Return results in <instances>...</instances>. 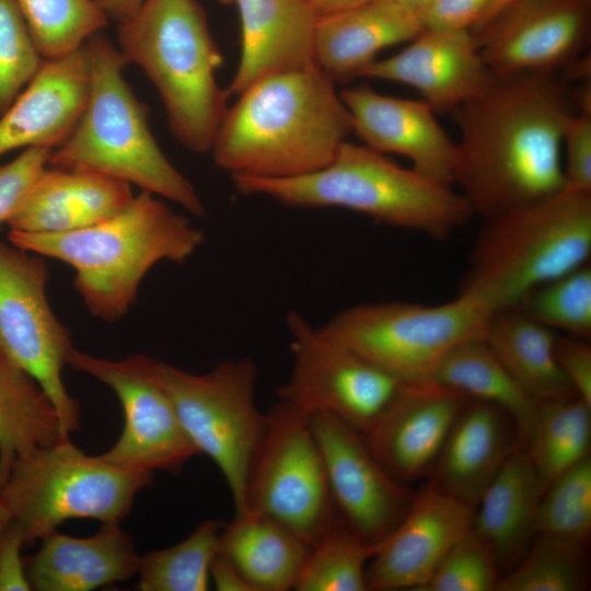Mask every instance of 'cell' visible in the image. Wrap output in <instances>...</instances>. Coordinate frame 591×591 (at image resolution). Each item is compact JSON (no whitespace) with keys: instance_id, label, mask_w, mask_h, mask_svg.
I'll return each instance as SVG.
<instances>
[{"instance_id":"obj_1","label":"cell","mask_w":591,"mask_h":591,"mask_svg":"<svg viewBox=\"0 0 591 591\" xmlns=\"http://www.w3.org/2000/svg\"><path fill=\"white\" fill-rule=\"evenodd\" d=\"M578 111L552 73L495 76L451 115L459 129L453 184L482 220L544 200L565 185L563 134Z\"/></svg>"},{"instance_id":"obj_2","label":"cell","mask_w":591,"mask_h":591,"mask_svg":"<svg viewBox=\"0 0 591 591\" xmlns=\"http://www.w3.org/2000/svg\"><path fill=\"white\" fill-rule=\"evenodd\" d=\"M236 97L210 150L216 165L231 178L315 172L352 134L337 83L318 66L263 79Z\"/></svg>"},{"instance_id":"obj_3","label":"cell","mask_w":591,"mask_h":591,"mask_svg":"<svg viewBox=\"0 0 591 591\" xmlns=\"http://www.w3.org/2000/svg\"><path fill=\"white\" fill-rule=\"evenodd\" d=\"M8 240L70 265L89 312L111 323L128 313L154 265L185 263L205 233L164 199L141 190L124 210L93 225L63 233L9 231Z\"/></svg>"},{"instance_id":"obj_4","label":"cell","mask_w":591,"mask_h":591,"mask_svg":"<svg viewBox=\"0 0 591 591\" xmlns=\"http://www.w3.org/2000/svg\"><path fill=\"white\" fill-rule=\"evenodd\" d=\"M236 190L292 208H344L386 225L444 240L474 212L453 185L345 141L324 167L297 177H232Z\"/></svg>"},{"instance_id":"obj_5","label":"cell","mask_w":591,"mask_h":591,"mask_svg":"<svg viewBox=\"0 0 591 591\" xmlns=\"http://www.w3.org/2000/svg\"><path fill=\"white\" fill-rule=\"evenodd\" d=\"M83 47L89 68L86 100L48 165L93 171L136 185L193 216H204L206 207L196 187L160 148L147 106L125 80L127 62L118 47L102 32Z\"/></svg>"},{"instance_id":"obj_6","label":"cell","mask_w":591,"mask_h":591,"mask_svg":"<svg viewBox=\"0 0 591 591\" xmlns=\"http://www.w3.org/2000/svg\"><path fill=\"white\" fill-rule=\"evenodd\" d=\"M118 49L157 90L175 140L210 152L228 108L217 72L223 58L197 0H144L117 24Z\"/></svg>"},{"instance_id":"obj_7","label":"cell","mask_w":591,"mask_h":591,"mask_svg":"<svg viewBox=\"0 0 591 591\" xmlns=\"http://www.w3.org/2000/svg\"><path fill=\"white\" fill-rule=\"evenodd\" d=\"M590 255L591 192L565 186L544 200L483 220L459 292L494 314L588 264Z\"/></svg>"},{"instance_id":"obj_8","label":"cell","mask_w":591,"mask_h":591,"mask_svg":"<svg viewBox=\"0 0 591 591\" xmlns=\"http://www.w3.org/2000/svg\"><path fill=\"white\" fill-rule=\"evenodd\" d=\"M152 480L153 472L115 465L65 439L18 457L0 495L26 544L40 541L69 519L119 524L136 495Z\"/></svg>"},{"instance_id":"obj_9","label":"cell","mask_w":591,"mask_h":591,"mask_svg":"<svg viewBox=\"0 0 591 591\" xmlns=\"http://www.w3.org/2000/svg\"><path fill=\"white\" fill-rule=\"evenodd\" d=\"M491 315L476 298L459 292L434 305L357 304L336 313L322 328L402 382L418 383L432 381L455 346L485 338Z\"/></svg>"},{"instance_id":"obj_10","label":"cell","mask_w":591,"mask_h":591,"mask_svg":"<svg viewBox=\"0 0 591 591\" xmlns=\"http://www.w3.org/2000/svg\"><path fill=\"white\" fill-rule=\"evenodd\" d=\"M157 374L186 436L222 473L234 515L246 513L248 470L266 425L255 401L256 364L246 357L229 358L195 374L157 361Z\"/></svg>"},{"instance_id":"obj_11","label":"cell","mask_w":591,"mask_h":591,"mask_svg":"<svg viewBox=\"0 0 591 591\" xmlns=\"http://www.w3.org/2000/svg\"><path fill=\"white\" fill-rule=\"evenodd\" d=\"M311 414L279 399L266 413V425L251 461L248 510L291 529L311 546L340 522Z\"/></svg>"},{"instance_id":"obj_12","label":"cell","mask_w":591,"mask_h":591,"mask_svg":"<svg viewBox=\"0 0 591 591\" xmlns=\"http://www.w3.org/2000/svg\"><path fill=\"white\" fill-rule=\"evenodd\" d=\"M292 367L276 395L309 414H329L363 433L404 382L313 326L298 312L286 320Z\"/></svg>"},{"instance_id":"obj_13","label":"cell","mask_w":591,"mask_h":591,"mask_svg":"<svg viewBox=\"0 0 591 591\" xmlns=\"http://www.w3.org/2000/svg\"><path fill=\"white\" fill-rule=\"evenodd\" d=\"M48 278L44 256L0 240V344L43 386L69 437L79 428L80 413L63 384L62 368L74 348L49 304Z\"/></svg>"},{"instance_id":"obj_14","label":"cell","mask_w":591,"mask_h":591,"mask_svg":"<svg viewBox=\"0 0 591 591\" xmlns=\"http://www.w3.org/2000/svg\"><path fill=\"white\" fill-rule=\"evenodd\" d=\"M67 364L107 385L121 404L123 432L101 454L106 461L131 470L174 474L199 454L158 378L155 360L139 354L108 360L73 349Z\"/></svg>"},{"instance_id":"obj_15","label":"cell","mask_w":591,"mask_h":591,"mask_svg":"<svg viewBox=\"0 0 591 591\" xmlns=\"http://www.w3.org/2000/svg\"><path fill=\"white\" fill-rule=\"evenodd\" d=\"M473 33L494 76L558 72L590 43L591 0H514Z\"/></svg>"},{"instance_id":"obj_16","label":"cell","mask_w":591,"mask_h":591,"mask_svg":"<svg viewBox=\"0 0 591 591\" xmlns=\"http://www.w3.org/2000/svg\"><path fill=\"white\" fill-rule=\"evenodd\" d=\"M310 420L341 521L368 543H380L402 521L415 493L380 465L358 430L325 413H313Z\"/></svg>"},{"instance_id":"obj_17","label":"cell","mask_w":591,"mask_h":591,"mask_svg":"<svg viewBox=\"0 0 591 591\" xmlns=\"http://www.w3.org/2000/svg\"><path fill=\"white\" fill-rule=\"evenodd\" d=\"M474 508L428 482L367 568V590L421 591L453 545L472 528Z\"/></svg>"},{"instance_id":"obj_18","label":"cell","mask_w":591,"mask_h":591,"mask_svg":"<svg viewBox=\"0 0 591 591\" xmlns=\"http://www.w3.org/2000/svg\"><path fill=\"white\" fill-rule=\"evenodd\" d=\"M470 397L436 381L404 383L362 434L380 465L408 485L428 477L461 409Z\"/></svg>"},{"instance_id":"obj_19","label":"cell","mask_w":591,"mask_h":591,"mask_svg":"<svg viewBox=\"0 0 591 591\" xmlns=\"http://www.w3.org/2000/svg\"><path fill=\"white\" fill-rule=\"evenodd\" d=\"M360 77L413 86L436 113H452L495 78L472 31L437 28H424L403 50L378 58Z\"/></svg>"},{"instance_id":"obj_20","label":"cell","mask_w":591,"mask_h":591,"mask_svg":"<svg viewBox=\"0 0 591 591\" xmlns=\"http://www.w3.org/2000/svg\"><path fill=\"white\" fill-rule=\"evenodd\" d=\"M339 92L351 116L352 132L364 146L403 155L416 171L453 185L456 142L428 103L384 95L368 85Z\"/></svg>"},{"instance_id":"obj_21","label":"cell","mask_w":591,"mask_h":591,"mask_svg":"<svg viewBox=\"0 0 591 591\" xmlns=\"http://www.w3.org/2000/svg\"><path fill=\"white\" fill-rule=\"evenodd\" d=\"M241 26V54L225 89L239 96L256 82L317 66V14L310 0H235Z\"/></svg>"},{"instance_id":"obj_22","label":"cell","mask_w":591,"mask_h":591,"mask_svg":"<svg viewBox=\"0 0 591 591\" xmlns=\"http://www.w3.org/2000/svg\"><path fill=\"white\" fill-rule=\"evenodd\" d=\"M89 68L84 47L46 59L0 116V157L31 147L56 149L73 129L84 106Z\"/></svg>"},{"instance_id":"obj_23","label":"cell","mask_w":591,"mask_h":591,"mask_svg":"<svg viewBox=\"0 0 591 591\" xmlns=\"http://www.w3.org/2000/svg\"><path fill=\"white\" fill-rule=\"evenodd\" d=\"M519 448L515 425L505 410L468 398L440 450L429 482L475 509L506 460Z\"/></svg>"},{"instance_id":"obj_24","label":"cell","mask_w":591,"mask_h":591,"mask_svg":"<svg viewBox=\"0 0 591 591\" xmlns=\"http://www.w3.org/2000/svg\"><path fill=\"white\" fill-rule=\"evenodd\" d=\"M131 185L84 169L47 165L9 219L10 231L63 233L99 223L134 199Z\"/></svg>"},{"instance_id":"obj_25","label":"cell","mask_w":591,"mask_h":591,"mask_svg":"<svg viewBox=\"0 0 591 591\" xmlns=\"http://www.w3.org/2000/svg\"><path fill=\"white\" fill-rule=\"evenodd\" d=\"M26 561L32 590L90 591L137 573L140 556L119 524H105L90 537L56 531L40 540Z\"/></svg>"},{"instance_id":"obj_26","label":"cell","mask_w":591,"mask_h":591,"mask_svg":"<svg viewBox=\"0 0 591 591\" xmlns=\"http://www.w3.org/2000/svg\"><path fill=\"white\" fill-rule=\"evenodd\" d=\"M417 13L389 0H372L318 16L317 66L336 83L359 78L386 47L412 40L422 31Z\"/></svg>"},{"instance_id":"obj_27","label":"cell","mask_w":591,"mask_h":591,"mask_svg":"<svg viewBox=\"0 0 591 591\" xmlns=\"http://www.w3.org/2000/svg\"><path fill=\"white\" fill-rule=\"evenodd\" d=\"M543 489L524 449L506 460L474 509L472 530L494 552L500 572L510 570L534 537Z\"/></svg>"},{"instance_id":"obj_28","label":"cell","mask_w":591,"mask_h":591,"mask_svg":"<svg viewBox=\"0 0 591 591\" xmlns=\"http://www.w3.org/2000/svg\"><path fill=\"white\" fill-rule=\"evenodd\" d=\"M311 545L288 526L248 510L224 524L218 554L230 560L256 591L294 589Z\"/></svg>"},{"instance_id":"obj_29","label":"cell","mask_w":591,"mask_h":591,"mask_svg":"<svg viewBox=\"0 0 591 591\" xmlns=\"http://www.w3.org/2000/svg\"><path fill=\"white\" fill-rule=\"evenodd\" d=\"M65 439L50 397L0 344V488L18 457Z\"/></svg>"},{"instance_id":"obj_30","label":"cell","mask_w":591,"mask_h":591,"mask_svg":"<svg viewBox=\"0 0 591 591\" xmlns=\"http://www.w3.org/2000/svg\"><path fill=\"white\" fill-rule=\"evenodd\" d=\"M556 335L517 308L494 313L485 340L517 383L537 402L577 396L555 356Z\"/></svg>"},{"instance_id":"obj_31","label":"cell","mask_w":591,"mask_h":591,"mask_svg":"<svg viewBox=\"0 0 591 591\" xmlns=\"http://www.w3.org/2000/svg\"><path fill=\"white\" fill-rule=\"evenodd\" d=\"M432 381L505 410L512 418L520 445L524 448L538 402L517 383L485 338L455 346L440 363Z\"/></svg>"},{"instance_id":"obj_32","label":"cell","mask_w":591,"mask_h":591,"mask_svg":"<svg viewBox=\"0 0 591 591\" xmlns=\"http://www.w3.org/2000/svg\"><path fill=\"white\" fill-rule=\"evenodd\" d=\"M591 405L579 396L538 402L524 444L543 491L565 471L590 456Z\"/></svg>"},{"instance_id":"obj_33","label":"cell","mask_w":591,"mask_h":591,"mask_svg":"<svg viewBox=\"0 0 591 591\" xmlns=\"http://www.w3.org/2000/svg\"><path fill=\"white\" fill-rule=\"evenodd\" d=\"M219 520L199 524L185 540L140 556L137 573L140 591H206L210 566L218 553Z\"/></svg>"},{"instance_id":"obj_34","label":"cell","mask_w":591,"mask_h":591,"mask_svg":"<svg viewBox=\"0 0 591 591\" xmlns=\"http://www.w3.org/2000/svg\"><path fill=\"white\" fill-rule=\"evenodd\" d=\"M379 545L336 523L311 546L293 590L366 591L367 568Z\"/></svg>"},{"instance_id":"obj_35","label":"cell","mask_w":591,"mask_h":591,"mask_svg":"<svg viewBox=\"0 0 591 591\" xmlns=\"http://www.w3.org/2000/svg\"><path fill=\"white\" fill-rule=\"evenodd\" d=\"M521 559L503 576L497 591H581L589 586L587 545L534 535Z\"/></svg>"},{"instance_id":"obj_36","label":"cell","mask_w":591,"mask_h":591,"mask_svg":"<svg viewBox=\"0 0 591 591\" xmlns=\"http://www.w3.org/2000/svg\"><path fill=\"white\" fill-rule=\"evenodd\" d=\"M45 59L80 49L102 32L109 18L100 0H18Z\"/></svg>"},{"instance_id":"obj_37","label":"cell","mask_w":591,"mask_h":591,"mask_svg":"<svg viewBox=\"0 0 591 591\" xmlns=\"http://www.w3.org/2000/svg\"><path fill=\"white\" fill-rule=\"evenodd\" d=\"M528 317L570 336L591 337V267L584 264L529 290L515 306Z\"/></svg>"},{"instance_id":"obj_38","label":"cell","mask_w":591,"mask_h":591,"mask_svg":"<svg viewBox=\"0 0 591 591\" xmlns=\"http://www.w3.org/2000/svg\"><path fill=\"white\" fill-rule=\"evenodd\" d=\"M534 535L588 545L591 535V459L586 457L555 478L543 491Z\"/></svg>"},{"instance_id":"obj_39","label":"cell","mask_w":591,"mask_h":591,"mask_svg":"<svg viewBox=\"0 0 591 591\" xmlns=\"http://www.w3.org/2000/svg\"><path fill=\"white\" fill-rule=\"evenodd\" d=\"M18 0H0V116L45 62Z\"/></svg>"},{"instance_id":"obj_40","label":"cell","mask_w":591,"mask_h":591,"mask_svg":"<svg viewBox=\"0 0 591 591\" xmlns=\"http://www.w3.org/2000/svg\"><path fill=\"white\" fill-rule=\"evenodd\" d=\"M500 578L494 552L471 528L448 552L421 591H497Z\"/></svg>"},{"instance_id":"obj_41","label":"cell","mask_w":591,"mask_h":591,"mask_svg":"<svg viewBox=\"0 0 591 591\" xmlns=\"http://www.w3.org/2000/svg\"><path fill=\"white\" fill-rule=\"evenodd\" d=\"M53 150L24 149L12 161L0 165V227L8 223L33 183L48 165Z\"/></svg>"},{"instance_id":"obj_42","label":"cell","mask_w":591,"mask_h":591,"mask_svg":"<svg viewBox=\"0 0 591 591\" xmlns=\"http://www.w3.org/2000/svg\"><path fill=\"white\" fill-rule=\"evenodd\" d=\"M563 167L568 187L591 192V109H578L563 134Z\"/></svg>"},{"instance_id":"obj_43","label":"cell","mask_w":591,"mask_h":591,"mask_svg":"<svg viewBox=\"0 0 591 591\" xmlns=\"http://www.w3.org/2000/svg\"><path fill=\"white\" fill-rule=\"evenodd\" d=\"M495 0H432L419 13L422 28L473 31Z\"/></svg>"},{"instance_id":"obj_44","label":"cell","mask_w":591,"mask_h":591,"mask_svg":"<svg viewBox=\"0 0 591 591\" xmlns=\"http://www.w3.org/2000/svg\"><path fill=\"white\" fill-rule=\"evenodd\" d=\"M557 364L577 396L591 405V348L586 339L556 337Z\"/></svg>"},{"instance_id":"obj_45","label":"cell","mask_w":591,"mask_h":591,"mask_svg":"<svg viewBox=\"0 0 591 591\" xmlns=\"http://www.w3.org/2000/svg\"><path fill=\"white\" fill-rule=\"evenodd\" d=\"M24 541L10 523L0 538V591L32 590L21 557Z\"/></svg>"},{"instance_id":"obj_46","label":"cell","mask_w":591,"mask_h":591,"mask_svg":"<svg viewBox=\"0 0 591 591\" xmlns=\"http://www.w3.org/2000/svg\"><path fill=\"white\" fill-rule=\"evenodd\" d=\"M210 580L219 591H256L242 572L218 553L210 566Z\"/></svg>"},{"instance_id":"obj_47","label":"cell","mask_w":591,"mask_h":591,"mask_svg":"<svg viewBox=\"0 0 591 591\" xmlns=\"http://www.w3.org/2000/svg\"><path fill=\"white\" fill-rule=\"evenodd\" d=\"M144 0H100L109 20L116 24L128 20Z\"/></svg>"},{"instance_id":"obj_48","label":"cell","mask_w":591,"mask_h":591,"mask_svg":"<svg viewBox=\"0 0 591 591\" xmlns=\"http://www.w3.org/2000/svg\"><path fill=\"white\" fill-rule=\"evenodd\" d=\"M310 1L317 16H322V15L329 14L336 11L360 5L372 0H310Z\"/></svg>"},{"instance_id":"obj_49","label":"cell","mask_w":591,"mask_h":591,"mask_svg":"<svg viewBox=\"0 0 591 591\" xmlns=\"http://www.w3.org/2000/svg\"><path fill=\"white\" fill-rule=\"evenodd\" d=\"M514 0H495L491 7L489 8L488 12L482 20V22L472 31L476 32L479 28H482L485 24H487L493 18H495L502 9H505L507 5H509Z\"/></svg>"},{"instance_id":"obj_50","label":"cell","mask_w":591,"mask_h":591,"mask_svg":"<svg viewBox=\"0 0 591 591\" xmlns=\"http://www.w3.org/2000/svg\"><path fill=\"white\" fill-rule=\"evenodd\" d=\"M399 7L413 11L419 15L422 9L432 0H389Z\"/></svg>"},{"instance_id":"obj_51","label":"cell","mask_w":591,"mask_h":591,"mask_svg":"<svg viewBox=\"0 0 591 591\" xmlns=\"http://www.w3.org/2000/svg\"><path fill=\"white\" fill-rule=\"evenodd\" d=\"M12 521L11 512L0 495V538Z\"/></svg>"},{"instance_id":"obj_52","label":"cell","mask_w":591,"mask_h":591,"mask_svg":"<svg viewBox=\"0 0 591 591\" xmlns=\"http://www.w3.org/2000/svg\"><path fill=\"white\" fill-rule=\"evenodd\" d=\"M221 4L229 5L235 2V0H218Z\"/></svg>"}]
</instances>
